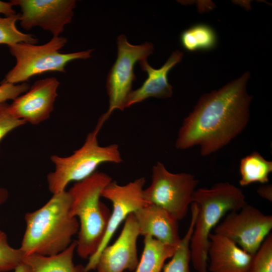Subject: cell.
Instances as JSON below:
<instances>
[{"label": "cell", "instance_id": "1", "mask_svg": "<svg viewBox=\"0 0 272 272\" xmlns=\"http://www.w3.org/2000/svg\"><path fill=\"white\" fill-rule=\"evenodd\" d=\"M246 72L222 88L202 95L184 119L175 142L177 149L198 146L207 156L228 144L246 127L252 96Z\"/></svg>", "mask_w": 272, "mask_h": 272}, {"label": "cell", "instance_id": "2", "mask_svg": "<svg viewBox=\"0 0 272 272\" xmlns=\"http://www.w3.org/2000/svg\"><path fill=\"white\" fill-rule=\"evenodd\" d=\"M71 197L66 190L53 194L40 208L26 213L19 247L24 256L51 255L67 248L78 233V219L70 214Z\"/></svg>", "mask_w": 272, "mask_h": 272}, {"label": "cell", "instance_id": "3", "mask_svg": "<svg viewBox=\"0 0 272 272\" xmlns=\"http://www.w3.org/2000/svg\"><path fill=\"white\" fill-rule=\"evenodd\" d=\"M112 181L107 174L95 171L68 190L71 197L70 214L79 222L76 251L82 258L92 256L104 237L111 213L100 198Z\"/></svg>", "mask_w": 272, "mask_h": 272}, {"label": "cell", "instance_id": "4", "mask_svg": "<svg viewBox=\"0 0 272 272\" xmlns=\"http://www.w3.org/2000/svg\"><path fill=\"white\" fill-rule=\"evenodd\" d=\"M192 202L197 213L190 243L191 261L198 272H208V250L212 230L227 213L240 210L247 203L240 188L228 182L194 192Z\"/></svg>", "mask_w": 272, "mask_h": 272}, {"label": "cell", "instance_id": "5", "mask_svg": "<svg viewBox=\"0 0 272 272\" xmlns=\"http://www.w3.org/2000/svg\"><path fill=\"white\" fill-rule=\"evenodd\" d=\"M102 126L97 124L87 136L83 145L67 157L50 156L54 170L47 176L49 191L53 194L65 190L72 181H80L92 175L105 163L119 164L123 160L116 144L103 147L99 145L97 135Z\"/></svg>", "mask_w": 272, "mask_h": 272}, {"label": "cell", "instance_id": "6", "mask_svg": "<svg viewBox=\"0 0 272 272\" xmlns=\"http://www.w3.org/2000/svg\"><path fill=\"white\" fill-rule=\"evenodd\" d=\"M67 43L62 36L53 37L42 45L19 43L11 46L9 50L16 58L15 66L8 72L5 81L13 84L27 82L31 77L48 72H65L70 61L91 57L93 49L72 53L59 52Z\"/></svg>", "mask_w": 272, "mask_h": 272}, {"label": "cell", "instance_id": "7", "mask_svg": "<svg viewBox=\"0 0 272 272\" xmlns=\"http://www.w3.org/2000/svg\"><path fill=\"white\" fill-rule=\"evenodd\" d=\"M198 183L193 175L171 173L158 162L152 167L151 183L144 189V197L148 203L164 209L179 221L186 217Z\"/></svg>", "mask_w": 272, "mask_h": 272}, {"label": "cell", "instance_id": "8", "mask_svg": "<svg viewBox=\"0 0 272 272\" xmlns=\"http://www.w3.org/2000/svg\"><path fill=\"white\" fill-rule=\"evenodd\" d=\"M117 57L108 74L106 81L109 97V107L98 121L104 124L115 109L123 110L125 100L131 91L132 83L136 80L133 68L137 62L147 59L153 53L154 46L151 42L141 45L129 43L124 35L117 39Z\"/></svg>", "mask_w": 272, "mask_h": 272}, {"label": "cell", "instance_id": "9", "mask_svg": "<svg viewBox=\"0 0 272 272\" xmlns=\"http://www.w3.org/2000/svg\"><path fill=\"white\" fill-rule=\"evenodd\" d=\"M272 229V216L248 204L228 213L215 228L214 233L226 237L254 255Z\"/></svg>", "mask_w": 272, "mask_h": 272}, {"label": "cell", "instance_id": "10", "mask_svg": "<svg viewBox=\"0 0 272 272\" xmlns=\"http://www.w3.org/2000/svg\"><path fill=\"white\" fill-rule=\"evenodd\" d=\"M145 182L144 177L139 178L123 185L112 181L103 190L101 197L111 201L113 209L103 239L96 252L89 258V261L84 266L85 272L95 269L100 253L108 245L121 222L129 215L149 204L143 195Z\"/></svg>", "mask_w": 272, "mask_h": 272}, {"label": "cell", "instance_id": "11", "mask_svg": "<svg viewBox=\"0 0 272 272\" xmlns=\"http://www.w3.org/2000/svg\"><path fill=\"white\" fill-rule=\"evenodd\" d=\"M14 6H19L21 13L19 21L21 26L29 30L39 27L50 32L53 37L62 33L64 26L71 23L74 0H12Z\"/></svg>", "mask_w": 272, "mask_h": 272}, {"label": "cell", "instance_id": "12", "mask_svg": "<svg viewBox=\"0 0 272 272\" xmlns=\"http://www.w3.org/2000/svg\"><path fill=\"white\" fill-rule=\"evenodd\" d=\"M59 84L54 77L36 81L27 91L10 104L11 113L17 118L33 125L47 120L53 110Z\"/></svg>", "mask_w": 272, "mask_h": 272}, {"label": "cell", "instance_id": "13", "mask_svg": "<svg viewBox=\"0 0 272 272\" xmlns=\"http://www.w3.org/2000/svg\"><path fill=\"white\" fill-rule=\"evenodd\" d=\"M139 229L133 213L128 216L116 240L100 253L94 269L96 272H125L136 269L139 259L137 240Z\"/></svg>", "mask_w": 272, "mask_h": 272}, {"label": "cell", "instance_id": "14", "mask_svg": "<svg viewBox=\"0 0 272 272\" xmlns=\"http://www.w3.org/2000/svg\"><path fill=\"white\" fill-rule=\"evenodd\" d=\"M183 56V53L178 50L173 52L164 64L158 69L152 67L147 59L140 60L141 68L147 73L148 78L140 88L129 93L124 103V109L150 97H171L173 87L168 82L167 76L170 71L181 61Z\"/></svg>", "mask_w": 272, "mask_h": 272}, {"label": "cell", "instance_id": "15", "mask_svg": "<svg viewBox=\"0 0 272 272\" xmlns=\"http://www.w3.org/2000/svg\"><path fill=\"white\" fill-rule=\"evenodd\" d=\"M133 214L140 235H150L168 245L178 246L181 239L178 231V220L169 212L149 203Z\"/></svg>", "mask_w": 272, "mask_h": 272}, {"label": "cell", "instance_id": "16", "mask_svg": "<svg viewBox=\"0 0 272 272\" xmlns=\"http://www.w3.org/2000/svg\"><path fill=\"white\" fill-rule=\"evenodd\" d=\"M208 257L211 272H249L253 255L230 239L211 233Z\"/></svg>", "mask_w": 272, "mask_h": 272}, {"label": "cell", "instance_id": "17", "mask_svg": "<svg viewBox=\"0 0 272 272\" xmlns=\"http://www.w3.org/2000/svg\"><path fill=\"white\" fill-rule=\"evenodd\" d=\"M76 245V241H73L65 250L54 255L25 256L23 263L29 272H85L84 266L74 263Z\"/></svg>", "mask_w": 272, "mask_h": 272}, {"label": "cell", "instance_id": "18", "mask_svg": "<svg viewBox=\"0 0 272 272\" xmlns=\"http://www.w3.org/2000/svg\"><path fill=\"white\" fill-rule=\"evenodd\" d=\"M142 257L134 272H161L165 261L171 258L177 247L166 244L154 237L144 236Z\"/></svg>", "mask_w": 272, "mask_h": 272}, {"label": "cell", "instance_id": "19", "mask_svg": "<svg viewBox=\"0 0 272 272\" xmlns=\"http://www.w3.org/2000/svg\"><path fill=\"white\" fill-rule=\"evenodd\" d=\"M239 171V183L242 186L255 182L266 183L272 172V162L264 159L258 152H253L241 159Z\"/></svg>", "mask_w": 272, "mask_h": 272}, {"label": "cell", "instance_id": "20", "mask_svg": "<svg viewBox=\"0 0 272 272\" xmlns=\"http://www.w3.org/2000/svg\"><path fill=\"white\" fill-rule=\"evenodd\" d=\"M190 205L191 220L188 228L184 236L181 238L171 259L164 265L163 272H191L189 266L191 261L190 243L197 213V207L194 202Z\"/></svg>", "mask_w": 272, "mask_h": 272}, {"label": "cell", "instance_id": "21", "mask_svg": "<svg viewBox=\"0 0 272 272\" xmlns=\"http://www.w3.org/2000/svg\"><path fill=\"white\" fill-rule=\"evenodd\" d=\"M180 40L182 47L187 51L209 50L216 45L217 37L210 26L200 24L183 31Z\"/></svg>", "mask_w": 272, "mask_h": 272}, {"label": "cell", "instance_id": "22", "mask_svg": "<svg viewBox=\"0 0 272 272\" xmlns=\"http://www.w3.org/2000/svg\"><path fill=\"white\" fill-rule=\"evenodd\" d=\"M20 14L0 17V44L8 46L19 43L36 44L38 39L33 35L24 33L18 29L16 22L19 21Z\"/></svg>", "mask_w": 272, "mask_h": 272}, {"label": "cell", "instance_id": "23", "mask_svg": "<svg viewBox=\"0 0 272 272\" xmlns=\"http://www.w3.org/2000/svg\"><path fill=\"white\" fill-rule=\"evenodd\" d=\"M24 256L20 248L9 244L7 234L0 229V272L14 270L23 262Z\"/></svg>", "mask_w": 272, "mask_h": 272}, {"label": "cell", "instance_id": "24", "mask_svg": "<svg viewBox=\"0 0 272 272\" xmlns=\"http://www.w3.org/2000/svg\"><path fill=\"white\" fill-rule=\"evenodd\" d=\"M249 272H272V234L263 241L253 256Z\"/></svg>", "mask_w": 272, "mask_h": 272}, {"label": "cell", "instance_id": "25", "mask_svg": "<svg viewBox=\"0 0 272 272\" xmlns=\"http://www.w3.org/2000/svg\"><path fill=\"white\" fill-rule=\"evenodd\" d=\"M26 123L13 115L7 102L0 103V142L12 130Z\"/></svg>", "mask_w": 272, "mask_h": 272}, {"label": "cell", "instance_id": "26", "mask_svg": "<svg viewBox=\"0 0 272 272\" xmlns=\"http://www.w3.org/2000/svg\"><path fill=\"white\" fill-rule=\"evenodd\" d=\"M30 86L27 82L13 84L4 80L0 84V103L9 100H14L28 90Z\"/></svg>", "mask_w": 272, "mask_h": 272}, {"label": "cell", "instance_id": "27", "mask_svg": "<svg viewBox=\"0 0 272 272\" xmlns=\"http://www.w3.org/2000/svg\"><path fill=\"white\" fill-rule=\"evenodd\" d=\"M14 5L11 1L5 2L0 1V13L6 16H11L16 14V12L13 9Z\"/></svg>", "mask_w": 272, "mask_h": 272}, {"label": "cell", "instance_id": "28", "mask_svg": "<svg viewBox=\"0 0 272 272\" xmlns=\"http://www.w3.org/2000/svg\"><path fill=\"white\" fill-rule=\"evenodd\" d=\"M257 193L262 197L272 201V187L271 184L260 186L257 189Z\"/></svg>", "mask_w": 272, "mask_h": 272}, {"label": "cell", "instance_id": "29", "mask_svg": "<svg viewBox=\"0 0 272 272\" xmlns=\"http://www.w3.org/2000/svg\"><path fill=\"white\" fill-rule=\"evenodd\" d=\"M9 197V192L8 189L0 186V205L6 202Z\"/></svg>", "mask_w": 272, "mask_h": 272}, {"label": "cell", "instance_id": "30", "mask_svg": "<svg viewBox=\"0 0 272 272\" xmlns=\"http://www.w3.org/2000/svg\"><path fill=\"white\" fill-rule=\"evenodd\" d=\"M14 272H29V271L27 266L22 263L14 270Z\"/></svg>", "mask_w": 272, "mask_h": 272}, {"label": "cell", "instance_id": "31", "mask_svg": "<svg viewBox=\"0 0 272 272\" xmlns=\"http://www.w3.org/2000/svg\"><path fill=\"white\" fill-rule=\"evenodd\" d=\"M125 272H126V271H125Z\"/></svg>", "mask_w": 272, "mask_h": 272}]
</instances>
